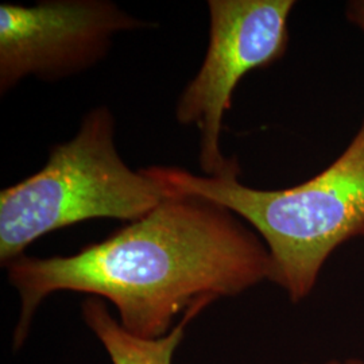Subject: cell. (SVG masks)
I'll list each match as a JSON object with an SVG mask.
<instances>
[{
  "instance_id": "cell-1",
  "label": "cell",
  "mask_w": 364,
  "mask_h": 364,
  "mask_svg": "<svg viewBox=\"0 0 364 364\" xmlns=\"http://www.w3.org/2000/svg\"><path fill=\"white\" fill-rule=\"evenodd\" d=\"M239 219L213 201L166 192L142 219L77 254L13 260L6 267L21 297L15 348L25 343L41 302L55 291L108 299L130 333L161 338L196 305L272 281L269 250Z\"/></svg>"
},
{
  "instance_id": "cell-2",
  "label": "cell",
  "mask_w": 364,
  "mask_h": 364,
  "mask_svg": "<svg viewBox=\"0 0 364 364\" xmlns=\"http://www.w3.org/2000/svg\"><path fill=\"white\" fill-rule=\"evenodd\" d=\"M144 170L165 192L205 198L247 221L270 252L272 282L293 302L312 293L338 246L364 237V120L332 165L293 188L263 191L176 166Z\"/></svg>"
},
{
  "instance_id": "cell-3",
  "label": "cell",
  "mask_w": 364,
  "mask_h": 364,
  "mask_svg": "<svg viewBox=\"0 0 364 364\" xmlns=\"http://www.w3.org/2000/svg\"><path fill=\"white\" fill-rule=\"evenodd\" d=\"M108 107L82 117L77 134L50 149L36 174L0 192V260L7 266L43 235L92 219L139 220L166 192L144 169L134 171L115 142Z\"/></svg>"
},
{
  "instance_id": "cell-4",
  "label": "cell",
  "mask_w": 364,
  "mask_h": 364,
  "mask_svg": "<svg viewBox=\"0 0 364 364\" xmlns=\"http://www.w3.org/2000/svg\"><path fill=\"white\" fill-rule=\"evenodd\" d=\"M294 6L293 0H209L207 53L176 105L177 122L200 132L205 176L239 177L237 162L221 151L224 115L242 78L285 55Z\"/></svg>"
},
{
  "instance_id": "cell-5",
  "label": "cell",
  "mask_w": 364,
  "mask_h": 364,
  "mask_svg": "<svg viewBox=\"0 0 364 364\" xmlns=\"http://www.w3.org/2000/svg\"><path fill=\"white\" fill-rule=\"evenodd\" d=\"M147 27L109 0L0 4V92L27 76L58 81L100 63L117 33Z\"/></svg>"
},
{
  "instance_id": "cell-6",
  "label": "cell",
  "mask_w": 364,
  "mask_h": 364,
  "mask_svg": "<svg viewBox=\"0 0 364 364\" xmlns=\"http://www.w3.org/2000/svg\"><path fill=\"white\" fill-rule=\"evenodd\" d=\"M207 304H198L182 316L181 321L161 338H142L130 333L108 312L105 301L97 297L84 299L81 313L84 321L105 346L112 364H171L176 348L185 335V328Z\"/></svg>"
},
{
  "instance_id": "cell-7",
  "label": "cell",
  "mask_w": 364,
  "mask_h": 364,
  "mask_svg": "<svg viewBox=\"0 0 364 364\" xmlns=\"http://www.w3.org/2000/svg\"><path fill=\"white\" fill-rule=\"evenodd\" d=\"M348 18L364 31V1H353L350 4Z\"/></svg>"
},
{
  "instance_id": "cell-8",
  "label": "cell",
  "mask_w": 364,
  "mask_h": 364,
  "mask_svg": "<svg viewBox=\"0 0 364 364\" xmlns=\"http://www.w3.org/2000/svg\"><path fill=\"white\" fill-rule=\"evenodd\" d=\"M323 364H364L363 360L359 359H335V360H329Z\"/></svg>"
}]
</instances>
